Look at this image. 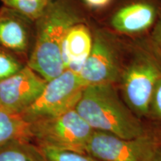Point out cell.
<instances>
[{
  "instance_id": "5bb4252c",
  "label": "cell",
  "mask_w": 161,
  "mask_h": 161,
  "mask_svg": "<svg viewBox=\"0 0 161 161\" xmlns=\"http://www.w3.org/2000/svg\"><path fill=\"white\" fill-rule=\"evenodd\" d=\"M4 6L19 12L30 19L36 21L50 0H1Z\"/></svg>"
},
{
  "instance_id": "d6986e66",
  "label": "cell",
  "mask_w": 161,
  "mask_h": 161,
  "mask_svg": "<svg viewBox=\"0 0 161 161\" xmlns=\"http://www.w3.org/2000/svg\"><path fill=\"white\" fill-rule=\"evenodd\" d=\"M149 36L154 44L158 46L161 52V11L155 25L151 31Z\"/></svg>"
},
{
  "instance_id": "4fadbf2b",
  "label": "cell",
  "mask_w": 161,
  "mask_h": 161,
  "mask_svg": "<svg viewBox=\"0 0 161 161\" xmlns=\"http://www.w3.org/2000/svg\"><path fill=\"white\" fill-rule=\"evenodd\" d=\"M14 140L32 141L30 123L20 114H12L0 108V146Z\"/></svg>"
},
{
  "instance_id": "5b68a950",
  "label": "cell",
  "mask_w": 161,
  "mask_h": 161,
  "mask_svg": "<svg viewBox=\"0 0 161 161\" xmlns=\"http://www.w3.org/2000/svg\"><path fill=\"white\" fill-rule=\"evenodd\" d=\"M32 142L41 148L86 153L94 130L75 108L54 116L29 122Z\"/></svg>"
},
{
  "instance_id": "9a60e30c",
  "label": "cell",
  "mask_w": 161,
  "mask_h": 161,
  "mask_svg": "<svg viewBox=\"0 0 161 161\" xmlns=\"http://www.w3.org/2000/svg\"><path fill=\"white\" fill-rule=\"evenodd\" d=\"M27 59L0 46V80L15 74L27 65Z\"/></svg>"
},
{
  "instance_id": "e0dca14e",
  "label": "cell",
  "mask_w": 161,
  "mask_h": 161,
  "mask_svg": "<svg viewBox=\"0 0 161 161\" xmlns=\"http://www.w3.org/2000/svg\"><path fill=\"white\" fill-rule=\"evenodd\" d=\"M115 0H80L92 18L101 17L110 8Z\"/></svg>"
},
{
  "instance_id": "3957f363",
  "label": "cell",
  "mask_w": 161,
  "mask_h": 161,
  "mask_svg": "<svg viewBox=\"0 0 161 161\" xmlns=\"http://www.w3.org/2000/svg\"><path fill=\"white\" fill-rule=\"evenodd\" d=\"M161 77V52L149 35L130 38L118 87L121 96L138 117L148 116L154 86Z\"/></svg>"
},
{
  "instance_id": "7a4b0ae2",
  "label": "cell",
  "mask_w": 161,
  "mask_h": 161,
  "mask_svg": "<svg viewBox=\"0 0 161 161\" xmlns=\"http://www.w3.org/2000/svg\"><path fill=\"white\" fill-rule=\"evenodd\" d=\"M75 109L94 130L124 139L136 138L148 132L122 99L116 84L85 86Z\"/></svg>"
},
{
  "instance_id": "9c48e42d",
  "label": "cell",
  "mask_w": 161,
  "mask_h": 161,
  "mask_svg": "<svg viewBox=\"0 0 161 161\" xmlns=\"http://www.w3.org/2000/svg\"><path fill=\"white\" fill-rule=\"evenodd\" d=\"M47 80L27 65L15 74L0 80V108L21 114L39 97Z\"/></svg>"
},
{
  "instance_id": "30bf717a",
  "label": "cell",
  "mask_w": 161,
  "mask_h": 161,
  "mask_svg": "<svg viewBox=\"0 0 161 161\" xmlns=\"http://www.w3.org/2000/svg\"><path fill=\"white\" fill-rule=\"evenodd\" d=\"M35 34L33 20L6 6L0 8V46L28 60Z\"/></svg>"
},
{
  "instance_id": "ac0fdd59",
  "label": "cell",
  "mask_w": 161,
  "mask_h": 161,
  "mask_svg": "<svg viewBox=\"0 0 161 161\" xmlns=\"http://www.w3.org/2000/svg\"><path fill=\"white\" fill-rule=\"evenodd\" d=\"M148 116L161 120V77L154 86L149 104Z\"/></svg>"
},
{
  "instance_id": "ba28073f",
  "label": "cell",
  "mask_w": 161,
  "mask_h": 161,
  "mask_svg": "<svg viewBox=\"0 0 161 161\" xmlns=\"http://www.w3.org/2000/svg\"><path fill=\"white\" fill-rule=\"evenodd\" d=\"M160 142L147 132L133 139L119 137L94 130L86 147V154L101 161H152Z\"/></svg>"
},
{
  "instance_id": "6da1fadb",
  "label": "cell",
  "mask_w": 161,
  "mask_h": 161,
  "mask_svg": "<svg viewBox=\"0 0 161 161\" xmlns=\"http://www.w3.org/2000/svg\"><path fill=\"white\" fill-rule=\"evenodd\" d=\"M91 19L80 0H50L35 21V41L27 66L47 81L63 73L61 49L66 34L73 25Z\"/></svg>"
},
{
  "instance_id": "8992f818",
  "label": "cell",
  "mask_w": 161,
  "mask_h": 161,
  "mask_svg": "<svg viewBox=\"0 0 161 161\" xmlns=\"http://www.w3.org/2000/svg\"><path fill=\"white\" fill-rule=\"evenodd\" d=\"M161 11V0H115L110 8L93 19L98 24L124 37L149 35Z\"/></svg>"
},
{
  "instance_id": "2e32d148",
  "label": "cell",
  "mask_w": 161,
  "mask_h": 161,
  "mask_svg": "<svg viewBox=\"0 0 161 161\" xmlns=\"http://www.w3.org/2000/svg\"><path fill=\"white\" fill-rule=\"evenodd\" d=\"M41 148V147H40ZM46 161H101L86 153L41 148Z\"/></svg>"
},
{
  "instance_id": "277c9868",
  "label": "cell",
  "mask_w": 161,
  "mask_h": 161,
  "mask_svg": "<svg viewBox=\"0 0 161 161\" xmlns=\"http://www.w3.org/2000/svg\"><path fill=\"white\" fill-rule=\"evenodd\" d=\"M92 44L90 55L78 72L86 86L111 84L118 85L130 47V38L90 20Z\"/></svg>"
},
{
  "instance_id": "7c38bea8",
  "label": "cell",
  "mask_w": 161,
  "mask_h": 161,
  "mask_svg": "<svg viewBox=\"0 0 161 161\" xmlns=\"http://www.w3.org/2000/svg\"><path fill=\"white\" fill-rule=\"evenodd\" d=\"M0 161H46L41 148L34 142L14 140L0 146Z\"/></svg>"
},
{
  "instance_id": "8fae6325",
  "label": "cell",
  "mask_w": 161,
  "mask_h": 161,
  "mask_svg": "<svg viewBox=\"0 0 161 161\" xmlns=\"http://www.w3.org/2000/svg\"><path fill=\"white\" fill-rule=\"evenodd\" d=\"M90 23H78L68 31L62 43V58L65 69L78 74L90 55L92 44Z\"/></svg>"
},
{
  "instance_id": "ffe728a7",
  "label": "cell",
  "mask_w": 161,
  "mask_h": 161,
  "mask_svg": "<svg viewBox=\"0 0 161 161\" xmlns=\"http://www.w3.org/2000/svg\"><path fill=\"white\" fill-rule=\"evenodd\" d=\"M152 161H161V143L157 148Z\"/></svg>"
},
{
  "instance_id": "52a82bcc",
  "label": "cell",
  "mask_w": 161,
  "mask_h": 161,
  "mask_svg": "<svg viewBox=\"0 0 161 161\" xmlns=\"http://www.w3.org/2000/svg\"><path fill=\"white\" fill-rule=\"evenodd\" d=\"M86 85L70 69L49 80L39 97L20 115L28 122L51 118L74 109Z\"/></svg>"
},
{
  "instance_id": "44dd1931",
  "label": "cell",
  "mask_w": 161,
  "mask_h": 161,
  "mask_svg": "<svg viewBox=\"0 0 161 161\" xmlns=\"http://www.w3.org/2000/svg\"><path fill=\"white\" fill-rule=\"evenodd\" d=\"M158 137L159 140H160V143H161V131L159 133V135L158 136Z\"/></svg>"
}]
</instances>
